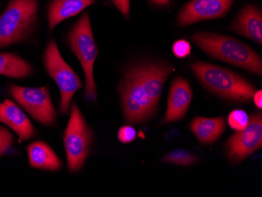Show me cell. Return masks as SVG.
I'll use <instances>...</instances> for the list:
<instances>
[{"mask_svg":"<svg viewBox=\"0 0 262 197\" xmlns=\"http://www.w3.org/2000/svg\"><path fill=\"white\" fill-rule=\"evenodd\" d=\"M194 43L215 59L241 67L261 76L260 56L249 46L229 36L199 32L192 36Z\"/></svg>","mask_w":262,"mask_h":197,"instance_id":"6da1fadb","label":"cell"},{"mask_svg":"<svg viewBox=\"0 0 262 197\" xmlns=\"http://www.w3.org/2000/svg\"><path fill=\"white\" fill-rule=\"evenodd\" d=\"M190 67L202 84L225 99L247 102L255 92L248 81L229 69L200 61L192 63Z\"/></svg>","mask_w":262,"mask_h":197,"instance_id":"7a4b0ae2","label":"cell"},{"mask_svg":"<svg viewBox=\"0 0 262 197\" xmlns=\"http://www.w3.org/2000/svg\"><path fill=\"white\" fill-rule=\"evenodd\" d=\"M38 0H10L0 15V48L27 39L38 19Z\"/></svg>","mask_w":262,"mask_h":197,"instance_id":"3957f363","label":"cell"},{"mask_svg":"<svg viewBox=\"0 0 262 197\" xmlns=\"http://www.w3.org/2000/svg\"><path fill=\"white\" fill-rule=\"evenodd\" d=\"M68 44L80 62L85 80V98L94 101L97 98V86L94 76V66L98 50L94 40L88 13L82 14L68 34Z\"/></svg>","mask_w":262,"mask_h":197,"instance_id":"277c9868","label":"cell"},{"mask_svg":"<svg viewBox=\"0 0 262 197\" xmlns=\"http://www.w3.org/2000/svg\"><path fill=\"white\" fill-rule=\"evenodd\" d=\"M119 91L125 120L128 123H144L157 112V107L153 105L143 88L136 64L126 70Z\"/></svg>","mask_w":262,"mask_h":197,"instance_id":"5b68a950","label":"cell"},{"mask_svg":"<svg viewBox=\"0 0 262 197\" xmlns=\"http://www.w3.org/2000/svg\"><path fill=\"white\" fill-rule=\"evenodd\" d=\"M93 132L76 103L71 106L70 118L64 135L68 167L77 172L84 166L93 142Z\"/></svg>","mask_w":262,"mask_h":197,"instance_id":"8992f818","label":"cell"},{"mask_svg":"<svg viewBox=\"0 0 262 197\" xmlns=\"http://www.w3.org/2000/svg\"><path fill=\"white\" fill-rule=\"evenodd\" d=\"M46 71L54 79L61 93L60 112L67 115L75 94L82 86V81L60 54L54 39L47 43L43 54Z\"/></svg>","mask_w":262,"mask_h":197,"instance_id":"52a82bcc","label":"cell"},{"mask_svg":"<svg viewBox=\"0 0 262 197\" xmlns=\"http://www.w3.org/2000/svg\"><path fill=\"white\" fill-rule=\"evenodd\" d=\"M12 98L41 124L54 126L57 120V112L53 105L49 90L42 87H25L10 85Z\"/></svg>","mask_w":262,"mask_h":197,"instance_id":"ba28073f","label":"cell"},{"mask_svg":"<svg viewBox=\"0 0 262 197\" xmlns=\"http://www.w3.org/2000/svg\"><path fill=\"white\" fill-rule=\"evenodd\" d=\"M262 146V117L254 113L245 128L234 134L226 144L227 156L232 161H242Z\"/></svg>","mask_w":262,"mask_h":197,"instance_id":"9c48e42d","label":"cell"},{"mask_svg":"<svg viewBox=\"0 0 262 197\" xmlns=\"http://www.w3.org/2000/svg\"><path fill=\"white\" fill-rule=\"evenodd\" d=\"M232 4L233 0H192L179 12L178 25L183 27L202 20L220 18L227 14Z\"/></svg>","mask_w":262,"mask_h":197,"instance_id":"30bf717a","label":"cell"},{"mask_svg":"<svg viewBox=\"0 0 262 197\" xmlns=\"http://www.w3.org/2000/svg\"><path fill=\"white\" fill-rule=\"evenodd\" d=\"M192 98V91L188 81L182 77L176 78L170 86L167 110L163 123H173L183 118Z\"/></svg>","mask_w":262,"mask_h":197,"instance_id":"8fae6325","label":"cell"},{"mask_svg":"<svg viewBox=\"0 0 262 197\" xmlns=\"http://www.w3.org/2000/svg\"><path fill=\"white\" fill-rule=\"evenodd\" d=\"M0 122L14 130L21 141L29 140L35 135L32 122L14 101L6 99L0 103Z\"/></svg>","mask_w":262,"mask_h":197,"instance_id":"7c38bea8","label":"cell"},{"mask_svg":"<svg viewBox=\"0 0 262 197\" xmlns=\"http://www.w3.org/2000/svg\"><path fill=\"white\" fill-rule=\"evenodd\" d=\"M232 29L241 36L261 45V11L254 6H247L235 17L232 23Z\"/></svg>","mask_w":262,"mask_h":197,"instance_id":"4fadbf2b","label":"cell"},{"mask_svg":"<svg viewBox=\"0 0 262 197\" xmlns=\"http://www.w3.org/2000/svg\"><path fill=\"white\" fill-rule=\"evenodd\" d=\"M95 2L96 0H52L48 8L50 32L54 30L61 22L77 15Z\"/></svg>","mask_w":262,"mask_h":197,"instance_id":"5bb4252c","label":"cell"},{"mask_svg":"<svg viewBox=\"0 0 262 197\" xmlns=\"http://www.w3.org/2000/svg\"><path fill=\"white\" fill-rule=\"evenodd\" d=\"M27 151L31 167L51 171L61 170L62 162L45 142L41 141L32 142L28 146Z\"/></svg>","mask_w":262,"mask_h":197,"instance_id":"9a60e30c","label":"cell"},{"mask_svg":"<svg viewBox=\"0 0 262 197\" xmlns=\"http://www.w3.org/2000/svg\"><path fill=\"white\" fill-rule=\"evenodd\" d=\"M225 120L223 117L204 118L196 117L190 124V129L202 143L215 142L225 130Z\"/></svg>","mask_w":262,"mask_h":197,"instance_id":"2e32d148","label":"cell"},{"mask_svg":"<svg viewBox=\"0 0 262 197\" xmlns=\"http://www.w3.org/2000/svg\"><path fill=\"white\" fill-rule=\"evenodd\" d=\"M33 68L20 56L0 52V75L13 79H25L32 74Z\"/></svg>","mask_w":262,"mask_h":197,"instance_id":"e0dca14e","label":"cell"},{"mask_svg":"<svg viewBox=\"0 0 262 197\" xmlns=\"http://www.w3.org/2000/svg\"><path fill=\"white\" fill-rule=\"evenodd\" d=\"M197 160L198 158L195 156L183 149L174 150L163 158V161L165 163L180 166L192 165Z\"/></svg>","mask_w":262,"mask_h":197,"instance_id":"ac0fdd59","label":"cell"},{"mask_svg":"<svg viewBox=\"0 0 262 197\" xmlns=\"http://www.w3.org/2000/svg\"><path fill=\"white\" fill-rule=\"evenodd\" d=\"M249 120L250 118L248 115L244 110H234L229 114L228 123L231 128L238 132L245 128L248 124Z\"/></svg>","mask_w":262,"mask_h":197,"instance_id":"d6986e66","label":"cell"},{"mask_svg":"<svg viewBox=\"0 0 262 197\" xmlns=\"http://www.w3.org/2000/svg\"><path fill=\"white\" fill-rule=\"evenodd\" d=\"M14 138L11 132L4 126H0V157L4 155L14 144Z\"/></svg>","mask_w":262,"mask_h":197,"instance_id":"ffe728a7","label":"cell"},{"mask_svg":"<svg viewBox=\"0 0 262 197\" xmlns=\"http://www.w3.org/2000/svg\"><path fill=\"white\" fill-rule=\"evenodd\" d=\"M191 45L185 39H179L173 44L172 51L173 54L178 58H185L191 53Z\"/></svg>","mask_w":262,"mask_h":197,"instance_id":"44dd1931","label":"cell"},{"mask_svg":"<svg viewBox=\"0 0 262 197\" xmlns=\"http://www.w3.org/2000/svg\"><path fill=\"white\" fill-rule=\"evenodd\" d=\"M137 132L133 126H123L118 132V138L122 143H130L135 140Z\"/></svg>","mask_w":262,"mask_h":197,"instance_id":"7402d4cb","label":"cell"},{"mask_svg":"<svg viewBox=\"0 0 262 197\" xmlns=\"http://www.w3.org/2000/svg\"><path fill=\"white\" fill-rule=\"evenodd\" d=\"M112 2L124 17H129L130 0H112Z\"/></svg>","mask_w":262,"mask_h":197,"instance_id":"603a6c76","label":"cell"},{"mask_svg":"<svg viewBox=\"0 0 262 197\" xmlns=\"http://www.w3.org/2000/svg\"><path fill=\"white\" fill-rule=\"evenodd\" d=\"M254 98V102L255 104L256 107L259 110H261L262 108V91H257L254 92V95L252 97Z\"/></svg>","mask_w":262,"mask_h":197,"instance_id":"cb8c5ba5","label":"cell"},{"mask_svg":"<svg viewBox=\"0 0 262 197\" xmlns=\"http://www.w3.org/2000/svg\"><path fill=\"white\" fill-rule=\"evenodd\" d=\"M151 1L156 4L161 6L168 5L170 3V0H151Z\"/></svg>","mask_w":262,"mask_h":197,"instance_id":"d4e9b609","label":"cell"}]
</instances>
